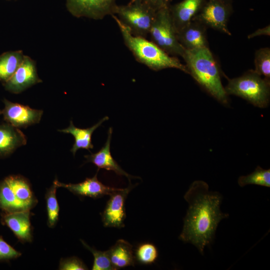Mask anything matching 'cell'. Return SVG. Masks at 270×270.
<instances>
[{
  "mask_svg": "<svg viewBox=\"0 0 270 270\" xmlns=\"http://www.w3.org/2000/svg\"><path fill=\"white\" fill-rule=\"evenodd\" d=\"M0 208L6 212L28 210L16 198L4 180L0 183Z\"/></svg>",
  "mask_w": 270,
  "mask_h": 270,
  "instance_id": "7402d4cb",
  "label": "cell"
},
{
  "mask_svg": "<svg viewBox=\"0 0 270 270\" xmlns=\"http://www.w3.org/2000/svg\"><path fill=\"white\" fill-rule=\"evenodd\" d=\"M170 6L156 10L148 36L151 41L170 56L182 57L186 50L178 39Z\"/></svg>",
  "mask_w": 270,
  "mask_h": 270,
  "instance_id": "5b68a950",
  "label": "cell"
},
{
  "mask_svg": "<svg viewBox=\"0 0 270 270\" xmlns=\"http://www.w3.org/2000/svg\"><path fill=\"white\" fill-rule=\"evenodd\" d=\"M58 269L61 270H88L84 262L76 256L62 258Z\"/></svg>",
  "mask_w": 270,
  "mask_h": 270,
  "instance_id": "83f0119b",
  "label": "cell"
},
{
  "mask_svg": "<svg viewBox=\"0 0 270 270\" xmlns=\"http://www.w3.org/2000/svg\"><path fill=\"white\" fill-rule=\"evenodd\" d=\"M3 102L4 106L0 110V114L6 123L16 128H26L38 123L41 120L43 114L42 110L12 102L6 99H4Z\"/></svg>",
  "mask_w": 270,
  "mask_h": 270,
  "instance_id": "9c48e42d",
  "label": "cell"
},
{
  "mask_svg": "<svg viewBox=\"0 0 270 270\" xmlns=\"http://www.w3.org/2000/svg\"><path fill=\"white\" fill-rule=\"evenodd\" d=\"M26 135L17 128L6 123L0 124V156L12 153L17 148L26 144Z\"/></svg>",
  "mask_w": 270,
  "mask_h": 270,
  "instance_id": "e0dca14e",
  "label": "cell"
},
{
  "mask_svg": "<svg viewBox=\"0 0 270 270\" xmlns=\"http://www.w3.org/2000/svg\"><path fill=\"white\" fill-rule=\"evenodd\" d=\"M218 0L222 1L224 2H230V3H232V0Z\"/></svg>",
  "mask_w": 270,
  "mask_h": 270,
  "instance_id": "1f68e13d",
  "label": "cell"
},
{
  "mask_svg": "<svg viewBox=\"0 0 270 270\" xmlns=\"http://www.w3.org/2000/svg\"><path fill=\"white\" fill-rule=\"evenodd\" d=\"M112 128L110 127L108 132V138L104 146L98 152L84 156L86 162L96 166L98 169L104 168L114 172L116 174L126 177L129 180L136 177L126 172L112 158L110 150Z\"/></svg>",
  "mask_w": 270,
  "mask_h": 270,
  "instance_id": "5bb4252c",
  "label": "cell"
},
{
  "mask_svg": "<svg viewBox=\"0 0 270 270\" xmlns=\"http://www.w3.org/2000/svg\"><path fill=\"white\" fill-rule=\"evenodd\" d=\"M111 16L120 30L124 44L138 62L154 71L176 68L188 74L186 65L176 57L170 56L150 40L132 34L116 15Z\"/></svg>",
  "mask_w": 270,
  "mask_h": 270,
  "instance_id": "3957f363",
  "label": "cell"
},
{
  "mask_svg": "<svg viewBox=\"0 0 270 270\" xmlns=\"http://www.w3.org/2000/svg\"><path fill=\"white\" fill-rule=\"evenodd\" d=\"M206 0H183L170 6L172 18L176 32L192 21Z\"/></svg>",
  "mask_w": 270,
  "mask_h": 270,
  "instance_id": "2e32d148",
  "label": "cell"
},
{
  "mask_svg": "<svg viewBox=\"0 0 270 270\" xmlns=\"http://www.w3.org/2000/svg\"><path fill=\"white\" fill-rule=\"evenodd\" d=\"M106 252L112 264L116 270L134 265L132 246L124 240H118Z\"/></svg>",
  "mask_w": 270,
  "mask_h": 270,
  "instance_id": "ffe728a7",
  "label": "cell"
},
{
  "mask_svg": "<svg viewBox=\"0 0 270 270\" xmlns=\"http://www.w3.org/2000/svg\"><path fill=\"white\" fill-rule=\"evenodd\" d=\"M134 186L130 184L125 188H118L110 196V198L102 214L104 227L120 228L124 226L126 218L125 202L128 193Z\"/></svg>",
  "mask_w": 270,
  "mask_h": 270,
  "instance_id": "8fae6325",
  "label": "cell"
},
{
  "mask_svg": "<svg viewBox=\"0 0 270 270\" xmlns=\"http://www.w3.org/2000/svg\"><path fill=\"white\" fill-rule=\"evenodd\" d=\"M224 88L228 95L240 96L258 107L265 108L269 103L270 80L262 78L254 70L229 80Z\"/></svg>",
  "mask_w": 270,
  "mask_h": 270,
  "instance_id": "277c9868",
  "label": "cell"
},
{
  "mask_svg": "<svg viewBox=\"0 0 270 270\" xmlns=\"http://www.w3.org/2000/svg\"><path fill=\"white\" fill-rule=\"evenodd\" d=\"M4 180L27 210H30L38 203L30 184L25 178L20 175H12L6 177Z\"/></svg>",
  "mask_w": 270,
  "mask_h": 270,
  "instance_id": "d6986e66",
  "label": "cell"
},
{
  "mask_svg": "<svg viewBox=\"0 0 270 270\" xmlns=\"http://www.w3.org/2000/svg\"><path fill=\"white\" fill-rule=\"evenodd\" d=\"M172 0H130V2H140L144 3L156 10L166 6L170 5Z\"/></svg>",
  "mask_w": 270,
  "mask_h": 270,
  "instance_id": "f546056e",
  "label": "cell"
},
{
  "mask_svg": "<svg viewBox=\"0 0 270 270\" xmlns=\"http://www.w3.org/2000/svg\"><path fill=\"white\" fill-rule=\"evenodd\" d=\"M184 198L188 206L179 239L194 245L203 255L205 247L214 240L218 224L228 216L220 210L222 196L198 180L190 184Z\"/></svg>",
  "mask_w": 270,
  "mask_h": 270,
  "instance_id": "6da1fadb",
  "label": "cell"
},
{
  "mask_svg": "<svg viewBox=\"0 0 270 270\" xmlns=\"http://www.w3.org/2000/svg\"><path fill=\"white\" fill-rule=\"evenodd\" d=\"M67 10L74 16L102 20L114 14L116 0H66Z\"/></svg>",
  "mask_w": 270,
  "mask_h": 270,
  "instance_id": "ba28073f",
  "label": "cell"
},
{
  "mask_svg": "<svg viewBox=\"0 0 270 270\" xmlns=\"http://www.w3.org/2000/svg\"><path fill=\"white\" fill-rule=\"evenodd\" d=\"M254 72L264 78L270 80V48H261L256 52Z\"/></svg>",
  "mask_w": 270,
  "mask_h": 270,
  "instance_id": "d4e9b609",
  "label": "cell"
},
{
  "mask_svg": "<svg viewBox=\"0 0 270 270\" xmlns=\"http://www.w3.org/2000/svg\"><path fill=\"white\" fill-rule=\"evenodd\" d=\"M42 82L38 74L36 62L24 55L19 67L12 77L3 83V86L6 90L18 94Z\"/></svg>",
  "mask_w": 270,
  "mask_h": 270,
  "instance_id": "30bf717a",
  "label": "cell"
},
{
  "mask_svg": "<svg viewBox=\"0 0 270 270\" xmlns=\"http://www.w3.org/2000/svg\"><path fill=\"white\" fill-rule=\"evenodd\" d=\"M97 173L92 178H86L78 184H64L56 179L54 181L58 188H66L74 194L88 196L94 198H100L105 195H110L118 188L105 186L97 178Z\"/></svg>",
  "mask_w": 270,
  "mask_h": 270,
  "instance_id": "7c38bea8",
  "label": "cell"
},
{
  "mask_svg": "<svg viewBox=\"0 0 270 270\" xmlns=\"http://www.w3.org/2000/svg\"><path fill=\"white\" fill-rule=\"evenodd\" d=\"M190 74L208 92L221 103L228 104L218 66L209 48L185 50L182 57Z\"/></svg>",
  "mask_w": 270,
  "mask_h": 270,
  "instance_id": "7a4b0ae2",
  "label": "cell"
},
{
  "mask_svg": "<svg viewBox=\"0 0 270 270\" xmlns=\"http://www.w3.org/2000/svg\"><path fill=\"white\" fill-rule=\"evenodd\" d=\"M108 120V117L104 116L93 126L86 128H80L76 127L72 120L70 121L69 126L66 128L58 130L59 132L71 134L74 138V142L70 152L74 156L76 151L80 148L90 150L94 148L92 142V136L94 131L105 121Z\"/></svg>",
  "mask_w": 270,
  "mask_h": 270,
  "instance_id": "ac0fdd59",
  "label": "cell"
},
{
  "mask_svg": "<svg viewBox=\"0 0 270 270\" xmlns=\"http://www.w3.org/2000/svg\"><path fill=\"white\" fill-rule=\"evenodd\" d=\"M232 12V3L218 0H206L194 20L201 22L206 28L231 36L228 23Z\"/></svg>",
  "mask_w": 270,
  "mask_h": 270,
  "instance_id": "52a82bcc",
  "label": "cell"
},
{
  "mask_svg": "<svg viewBox=\"0 0 270 270\" xmlns=\"http://www.w3.org/2000/svg\"><path fill=\"white\" fill-rule=\"evenodd\" d=\"M270 25L266 26L259 28L255 30L252 34H249L248 36V38H252L254 37L260 36H270Z\"/></svg>",
  "mask_w": 270,
  "mask_h": 270,
  "instance_id": "4dcf8cb0",
  "label": "cell"
},
{
  "mask_svg": "<svg viewBox=\"0 0 270 270\" xmlns=\"http://www.w3.org/2000/svg\"><path fill=\"white\" fill-rule=\"evenodd\" d=\"M238 184L242 187L248 184H256L270 188V170H264L258 166L250 174L240 176Z\"/></svg>",
  "mask_w": 270,
  "mask_h": 270,
  "instance_id": "603a6c76",
  "label": "cell"
},
{
  "mask_svg": "<svg viewBox=\"0 0 270 270\" xmlns=\"http://www.w3.org/2000/svg\"><path fill=\"white\" fill-rule=\"evenodd\" d=\"M58 186L53 182L50 188L47 190L45 198L46 202L48 212V225L54 228L58 220L59 205L56 196Z\"/></svg>",
  "mask_w": 270,
  "mask_h": 270,
  "instance_id": "cb8c5ba5",
  "label": "cell"
},
{
  "mask_svg": "<svg viewBox=\"0 0 270 270\" xmlns=\"http://www.w3.org/2000/svg\"><path fill=\"white\" fill-rule=\"evenodd\" d=\"M158 257L156 246L151 243L146 242L140 244L136 250L135 260L142 264H151Z\"/></svg>",
  "mask_w": 270,
  "mask_h": 270,
  "instance_id": "484cf974",
  "label": "cell"
},
{
  "mask_svg": "<svg viewBox=\"0 0 270 270\" xmlns=\"http://www.w3.org/2000/svg\"><path fill=\"white\" fill-rule=\"evenodd\" d=\"M30 218V210L4 212L2 220L21 242H30L32 236Z\"/></svg>",
  "mask_w": 270,
  "mask_h": 270,
  "instance_id": "9a60e30c",
  "label": "cell"
},
{
  "mask_svg": "<svg viewBox=\"0 0 270 270\" xmlns=\"http://www.w3.org/2000/svg\"><path fill=\"white\" fill-rule=\"evenodd\" d=\"M22 254L16 250L0 236V261L16 258Z\"/></svg>",
  "mask_w": 270,
  "mask_h": 270,
  "instance_id": "f1b7e54d",
  "label": "cell"
},
{
  "mask_svg": "<svg viewBox=\"0 0 270 270\" xmlns=\"http://www.w3.org/2000/svg\"><path fill=\"white\" fill-rule=\"evenodd\" d=\"M206 30L204 25L193 20L176 32L178 39L186 50L208 48Z\"/></svg>",
  "mask_w": 270,
  "mask_h": 270,
  "instance_id": "4fadbf2b",
  "label": "cell"
},
{
  "mask_svg": "<svg viewBox=\"0 0 270 270\" xmlns=\"http://www.w3.org/2000/svg\"><path fill=\"white\" fill-rule=\"evenodd\" d=\"M21 50L8 51L0 55V81L8 80L21 64L24 56Z\"/></svg>",
  "mask_w": 270,
  "mask_h": 270,
  "instance_id": "44dd1931",
  "label": "cell"
},
{
  "mask_svg": "<svg viewBox=\"0 0 270 270\" xmlns=\"http://www.w3.org/2000/svg\"><path fill=\"white\" fill-rule=\"evenodd\" d=\"M81 242L86 248L90 251L94 258L92 270H116L112 264L106 251L98 250L89 246L83 240Z\"/></svg>",
  "mask_w": 270,
  "mask_h": 270,
  "instance_id": "4316f807",
  "label": "cell"
},
{
  "mask_svg": "<svg viewBox=\"0 0 270 270\" xmlns=\"http://www.w3.org/2000/svg\"><path fill=\"white\" fill-rule=\"evenodd\" d=\"M155 10L140 2L116 6L114 14L136 36L146 38L156 14Z\"/></svg>",
  "mask_w": 270,
  "mask_h": 270,
  "instance_id": "8992f818",
  "label": "cell"
}]
</instances>
